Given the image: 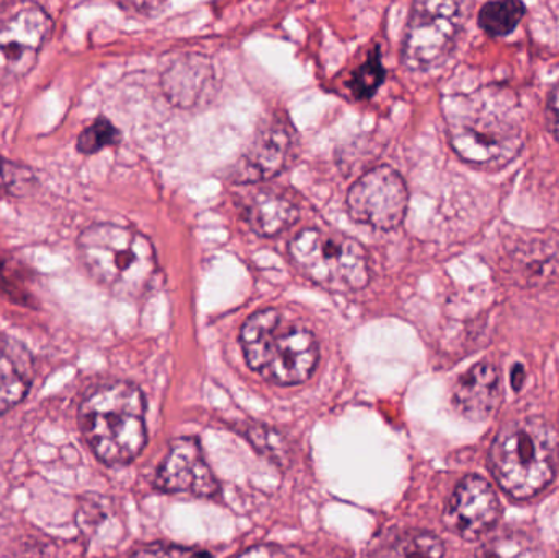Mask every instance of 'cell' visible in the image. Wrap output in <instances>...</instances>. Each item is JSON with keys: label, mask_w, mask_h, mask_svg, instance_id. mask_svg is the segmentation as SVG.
<instances>
[{"label": "cell", "mask_w": 559, "mask_h": 558, "mask_svg": "<svg viewBox=\"0 0 559 558\" xmlns=\"http://www.w3.org/2000/svg\"><path fill=\"white\" fill-rule=\"evenodd\" d=\"M78 258L92 281L115 297L140 298L153 284V242L130 226L95 223L78 236Z\"/></svg>", "instance_id": "obj_3"}, {"label": "cell", "mask_w": 559, "mask_h": 558, "mask_svg": "<svg viewBox=\"0 0 559 558\" xmlns=\"http://www.w3.org/2000/svg\"><path fill=\"white\" fill-rule=\"evenodd\" d=\"M501 373L491 363L466 370L452 390V405L469 422H486L501 405Z\"/></svg>", "instance_id": "obj_14"}, {"label": "cell", "mask_w": 559, "mask_h": 558, "mask_svg": "<svg viewBox=\"0 0 559 558\" xmlns=\"http://www.w3.org/2000/svg\"><path fill=\"white\" fill-rule=\"evenodd\" d=\"M501 507L488 480L469 475L460 482L443 513V523L456 536L476 541L498 523Z\"/></svg>", "instance_id": "obj_10"}, {"label": "cell", "mask_w": 559, "mask_h": 558, "mask_svg": "<svg viewBox=\"0 0 559 558\" xmlns=\"http://www.w3.org/2000/svg\"><path fill=\"white\" fill-rule=\"evenodd\" d=\"M555 558H559V554H558V556H557V557H555Z\"/></svg>", "instance_id": "obj_29"}, {"label": "cell", "mask_w": 559, "mask_h": 558, "mask_svg": "<svg viewBox=\"0 0 559 558\" xmlns=\"http://www.w3.org/2000/svg\"><path fill=\"white\" fill-rule=\"evenodd\" d=\"M478 558H542V554L528 534L504 531L479 549Z\"/></svg>", "instance_id": "obj_20"}, {"label": "cell", "mask_w": 559, "mask_h": 558, "mask_svg": "<svg viewBox=\"0 0 559 558\" xmlns=\"http://www.w3.org/2000/svg\"><path fill=\"white\" fill-rule=\"evenodd\" d=\"M239 341L249 369L275 385L306 382L318 367L314 334L306 328H282V314L272 308L251 314L242 324Z\"/></svg>", "instance_id": "obj_5"}, {"label": "cell", "mask_w": 559, "mask_h": 558, "mask_svg": "<svg viewBox=\"0 0 559 558\" xmlns=\"http://www.w3.org/2000/svg\"><path fill=\"white\" fill-rule=\"evenodd\" d=\"M524 367L515 366L514 369H512V387H514L515 390H521V387L524 385Z\"/></svg>", "instance_id": "obj_28"}, {"label": "cell", "mask_w": 559, "mask_h": 558, "mask_svg": "<svg viewBox=\"0 0 559 558\" xmlns=\"http://www.w3.org/2000/svg\"><path fill=\"white\" fill-rule=\"evenodd\" d=\"M499 271L515 287H551L559 282V242L545 236L519 239L502 256Z\"/></svg>", "instance_id": "obj_11"}, {"label": "cell", "mask_w": 559, "mask_h": 558, "mask_svg": "<svg viewBox=\"0 0 559 558\" xmlns=\"http://www.w3.org/2000/svg\"><path fill=\"white\" fill-rule=\"evenodd\" d=\"M238 558H292L285 550L275 546H258L246 550Z\"/></svg>", "instance_id": "obj_27"}, {"label": "cell", "mask_w": 559, "mask_h": 558, "mask_svg": "<svg viewBox=\"0 0 559 558\" xmlns=\"http://www.w3.org/2000/svg\"><path fill=\"white\" fill-rule=\"evenodd\" d=\"M163 88L177 107H195L212 94L215 71L203 56L177 58L163 74Z\"/></svg>", "instance_id": "obj_15"}, {"label": "cell", "mask_w": 559, "mask_h": 558, "mask_svg": "<svg viewBox=\"0 0 559 558\" xmlns=\"http://www.w3.org/2000/svg\"><path fill=\"white\" fill-rule=\"evenodd\" d=\"M409 205V190L403 177L390 166L365 173L348 190V215L371 228L396 229Z\"/></svg>", "instance_id": "obj_9"}, {"label": "cell", "mask_w": 559, "mask_h": 558, "mask_svg": "<svg viewBox=\"0 0 559 558\" xmlns=\"http://www.w3.org/2000/svg\"><path fill=\"white\" fill-rule=\"evenodd\" d=\"M445 547L436 534L411 531L380 547L370 558H443Z\"/></svg>", "instance_id": "obj_18"}, {"label": "cell", "mask_w": 559, "mask_h": 558, "mask_svg": "<svg viewBox=\"0 0 559 558\" xmlns=\"http://www.w3.org/2000/svg\"><path fill=\"white\" fill-rule=\"evenodd\" d=\"M298 206L278 193L262 192L248 210V222L259 236H277L298 222Z\"/></svg>", "instance_id": "obj_17"}, {"label": "cell", "mask_w": 559, "mask_h": 558, "mask_svg": "<svg viewBox=\"0 0 559 558\" xmlns=\"http://www.w3.org/2000/svg\"><path fill=\"white\" fill-rule=\"evenodd\" d=\"M465 19V5L460 2L414 3L404 35V64L409 69H424L442 61L455 45Z\"/></svg>", "instance_id": "obj_7"}, {"label": "cell", "mask_w": 559, "mask_h": 558, "mask_svg": "<svg viewBox=\"0 0 559 558\" xmlns=\"http://www.w3.org/2000/svg\"><path fill=\"white\" fill-rule=\"evenodd\" d=\"M120 141V130L108 118L98 117L81 131L75 147L79 153L95 154L105 147L117 146Z\"/></svg>", "instance_id": "obj_21"}, {"label": "cell", "mask_w": 559, "mask_h": 558, "mask_svg": "<svg viewBox=\"0 0 559 558\" xmlns=\"http://www.w3.org/2000/svg\"><path fill=\"white\" fill-rule=\"evenodd\" d=\"M559 465V436L535 416L508 423L491 448V468L499 487L515 500H528L554 482Z\"/></svg>", "instance_id": "obj_4"}, {"label": "cell", "mask_w": 559, "mask_h": 558, "mask_svg": "<svg viewBox=\"0 0 559 558\" xmlns=\"http://www.w3.org/2000/svg\"><path fill=\"white\" fill-rule=\"evenodd\" d=\"M547 121L551 133L559 141V82L551 91L547 104Z\"/></svg>", "instance_id": "obj_26"}, {"label": "cell", "mask_w": 559, "mask_h": 558, "mask_svg": "<svg viewBox=\"0 0 559 558\" xmlns=\"http://www.w3.org/2000/svg\"><path fill=\"white\" fill-rule=\"evenodd\" d=\"M33 379L35 364L32 354L19 341L0 334V416L25 400Z\"/></svg>", "instance_id": "obj_16"}, {"label": "cell", "mask_w": 559, "mask_h": 558, "mask_svg": "<svg viewBox=\"0 0 559 558\" xmlns=\"http://www.w3.org/2000/svg\"><path fill=\"white\" fill-rule=\"evenodd\" d=\"M35 174L28 167L7 159L0 154V193L23 195L29 187L35 186Z\"/></svg>", "instance_id": "obj_23"}, {"label": "cell", "mask_w": 559, "mask_h": 558, "mask_svg": "<svg viewBox=\"0 0 559 558\" xmlns=\"http://www.w3.org/2000/svg\"><path fill=\"white\" fill-rule=\"evenodd\" d=\"M445 114L450 144L472 166L499 170L524 150L521 105L509 88L489 85L456 95Z\"/></svg>", "instance_id": "obj_1"}, {"label": "cell", "mask_w": 559, "mask_h": 558, "mask_svg": "<svg viewBox=\"0 0 559 558\" xmlns=\"http://www.w3.org/2000/svg\"><path fill=\"white\" fill-rule=\"evenodd\" d=\"M289 254L306 277L331 290H360L370 282V259L360 242L308 228L289 242Z\"/></svg>", "instance_id": "obj_6"}, {"label": "cell", "mask_w": 559, "mask_h": 558, "mask_svg": "<svg viewBox=\"0 0 559 558\" xmlns=\"http://www.w3.org/2000/svg\"><path fill=\"white\" fill-rule=\"evenodd\" d=\"M278 436L272 438L271 432L265 431V429H259L252 435L251 441L258 446L259 449L265 451V454L277 455L280 459V454H282V442H280Z\"/></svg>", "instance_id": "obj_25"}, {"label": "cell", "mask_w": 559, "mask_h": 558, "mask_svg": "<svg viewBox=\"0 0 559 558\" xmlns=\"http://www.w3.org/2000/svg\"><path fill=\"white\" fill-rule=\"evenodd\" d=\"M51 29V16L35 3L0 12V87L35 68Z\"/></svg>", "instance_id": "obj_8"}, {"label": "cell", "mask_w": 559, "mask_h": 558, "mask_svg": "<svg viewBox=\"0 0 559 558\" xmlns=\"http://www.w3.org/2000/svg\"><path fill=\"white\" fill-rule=\"evenodd\" d=\"M157 488L167 494H190L213 497L218 494V482L203 458L199 441L177 439L170 444L156 477Z\"/></svg>", "instance_id": "obj_12"}, {"label": "cell", "mask_w": 559, "mask_h": 558, "mask_svg": "<svg viewBox=\"0 0 559 558\" xmlns=\"http://www.w3.org/2000/svg\"><path fill=\"white\" fill-rule=\"evenodd\" d=\"M384 72L383 64H381L380 52L373 51L368 56L367 61L354 72L348 87L354 92L357 98H370L377 92V88L383 84Z\"/></svg>", "instance_id": "obj_22"}, {"label": "cell", "mask_w": 559, "mask_h": 558, "mask_svg": "<svg viewBox=\"0 0 559 558\" xmlns=\"http://www.w3.org/2000/svg\"><path fill=\"white\" fill-rule=\"evenodd\" d=\"M293 150V136L289 128L282 121L259 131L241 159L235 167L236 182L251 183L272 179L282 173L288 163Z\"/></svg>", "instance_id": "obj_13"}, {"label": "cell", "mask_w": 559, "mask_h": 558, "mask_svg": "<svg viewBox=\"0 0 559 558\" xmlns=\"http://www.w3.org/2000/svg\"><path fill=\"white\" fill-rule=\"evenodd\" d=\"M79 425L88 448L107 465H127L147 442L146 400L133 383H100L85 393Z\"/></svg>", "instance_id": "obj_2"}, {"label": "cell", "mask_w": 559, "mask_h": 558, "mask_svg": "<svg viewBox=\"0 0 559 558\" xmlns=\"http://www.w3.org/2000/svg\"><path fill=\"white\" fill-rule=\"evenodd\" d=\"M524 16V3L518 0H502V2H488L483 5L478 23L489 35L506 36L518 28Z\"/></svg>", "instance_id": "obj_19"}, {"label": "cell", "mask_w": 559, "mask_h": 558, "mask_svg": "<svg viewBox=\"0 0 559 558\" xmlns=\"http://www.w3.org/2000/svg\"><path fill=\"white\" fill-rule=\"evenodd\" d=\"M186 550L174 549V547L153 546L143 547L136 550L130 558H193Z\"/></svg>", "instance_id": "obj_24"}]
</instances>
